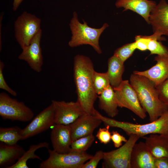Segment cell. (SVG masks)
<instances>
[{
  "instance_id": "603a6c76",
  "label": "cell",
  "mask_w": 168,
  "mask_h": 168,
  "mask_svg": "<svg viewBox=\"0 0 168 168\" xmlns=\"http://www.w3.org/2000/svg\"><path fill=\"white\" fill-rule=\"evenodd\" d=\"M44 147L49 148V143L47 142H40L37 144L30 145L29 149L25 152L22 157L15 163L8 168H28L27 162L29 160L36 159L42 160L40 157L35 152L39 149Z\"/></svg>"
},
{
  "instance_id": "ac0fdd59",
  "label": "cell",
  "mask_w": 168,
  "mask_h": 168,
  "mask_svg": "<svg viewBox=\"0 0 168 168\" xmlns=\"http://www.w3.org/2000/svg\"><path fill=\"white\" fill-rule=\"evenodd\" d=\"M156 5L149 0H117L115 3L117 8H123V11L130 10L139 15L149 24L150 13Z\"/></svg>"
},
{
  "instance_id": "7402d4cb",
  "label": "cell",
  "mask_w": 168,
  "mask_h": 168,
  "mask_svg": "<svg viewBox=\"0 0 168 168\" xmlns=\"http://www.w3.org/2000/svg\"><path fill=\"white\" fill-rule=\"evenodd\" d=\"M124 71V63L117 56L114 55L108 59L106 72L113 88L118 86L123 81L122 77Z\"/></svg>"
},
{
  "instance_id": "8d00e7d4",
  "label": "cell",
  "mask_w": 168,
  "mask_h": 168,
  "mask_svg": "<svg viewBox=\"0 0 168 168\" xmlns=\"http://www.w3.org/2000/svg\"><path fill=\"white\" fill-rule=\"evenodd\" d=\"M3 13L1 14L0 16V51H1V50L2 49V36L1 35V29H2V21L3 17Z\"/></svg>"
},
{
  "instance_id": "f1b7e54d",
  "label": "cell",
  "mask_w": 168,
  "mask_h": 168,
  "mask_svg": "<svg viewBox=\"0 0 168 168\" xmlns=\"http://www.w3.org/2000/svg\"><path fill=\"white\" fill-rule=\"evenodd\" d=\"M110 127L107 125L105 127L100 128L97 131L96 137L102 143L106 144L109 143L111 140V133L109 131Z\"/></svg>"
},
{
  "instance_id": "52a82bcc",
  "label": "cell",
  "mask_w": 168,
  "mask_h": 168,
  "mask_svg": "<svg viewBox=\"0 0 168 168\" xmlns=\"http://www.w3.org/2000/svg\"><path fill=\"white\" fill-rule=\"evenodd\" d=\"M41 19L35 15L23 12L14 22L15 36L22 49L29 44L31 40L41 29Z\"/></svg>"
},
{
  "instance_id": "e575fe53",
  "label": "cell",
  "mask_w": 168,
  "mask_h": 168,
  "mask_svg": "<svg viewBox=\"0 0 168 168\" xmlns=\"http://www.w3.org/2000/svg\"><path fill=\"white\" fill-rule=\"evenodd\" d=\"M155 168H168V157L154 158Z\"/></svg>"
},
{
  "instance_id": "f546056e",
  "label": "cell",
  "mask_w": 168,
  "mask_h": 168,
  "mask_svg": "<svg viewBox=\"0 0 168 168\" xmlns=\"http://www.w3.org/2000/svg\"><path fill=\"white\" fill-rule=\"evenodd\" d=\"M4 67V63L0 61V88L7 91L13 96H17V92L12 89L8 85L6 81L3 73V70Z\"/></svg>"
},
{
  "instance_id": "ffe728a7",
  "label": "cell",
  "mask_w": 168,
  "mask_h": 168,
  "mask_svg": "<svg viewBox=\"0 0 168 168\" xmlns=\"http://www.w3.org/2000/svg\"><path fill=\"white\" fill-rule=\"evenodd\" d=\"M25 150L17 144L8 145L0 143V167L8 168L15 163L23 156Z\"/></svg>"
},
{
  "instance_id": "5b68a950",
  "label": "cell",
  "mask_w": 168,
  "mask_h": 168,
  "mask_svg": "<svg viewBox=\"0 0 168 168\" xmlns=\"http://www.w3.org/2000/svg\"><path fill=\"white\" fill-rule=\"evenodd\" d=\"M0 115L4 120L27 122L32 120L34 114L23 102L2 92L0 93Z\"/></svg>"
},
{
  "instance_id": "836d02e7",
  "label": "cell",
  "mask_w": 168,
  "mask_h": 168,
  "mask_svg": "<svg viewBox=\"0 0 168 168\" xmlns=\"http://www.w3.org/2000/svg\"><path fill=\"white\" fill-rule=\"evenodd\" d=\"M111 133V140L116 148H119L122 145L123 142H125L127 141L124 137L116 131H113Z\"/></svg>"
},
{
  "instance_id": "4316f807",
  "label": "cell",
  "mask_w": 168,
  "mask_h": 168,
  "mask_svg": "<svg viewBox=\"0 0 168 168\" xmlns=\"http://www.w3.org/2000/svg\"><path fill=\"white\" fill-rule=\"evenodd\" d=\"M147 36L149 39L147 50L150 51L151 54L163 55L168 54V49L157 37L153 34Z\"/></svg>"
},
{
  "instance_id": "e0dca14e",
  "label": "cell",
  "mask_w": 168,
  "mask_h": 168,
  "mask_svg": "<svg viewBox=\"0 0 168 168\" xmlns=\"http://www.w3.org/2000/svg\"><path fill=\"white\" fill-rule=\"evenodd\" d=\"M131 168H155L154 158L145 142L134 145L130 159Z\"/></svg>"
},
{
  "instance_id": "6da1fadb",
  "label": "cell",
  "mask_w": 168,
  "mask_h": 168,
  "mask_svg": "<svg viewBox=\"0 0 168 168\" xmlns=\"http://www.w3.org/2000/svg\"><path fill=\"white\" fill-rule=\"evenodd\" d=\"M95 70L93 63L87 56L77 54L74 58L73 77L77 101L84 112L92 115L95 109L94 104L98 98L93 84V76Z\"/></svg>"
},
{
  "instance_id": "44dd1931",
  "label": "cell",
  "mask_w": 168,
  "mask_h": 168,
  "mask_svg": "<svg viewBox=\"0 0 168 168\" xmlns=\"http://www.w3.org/2000/svg\"><path fill=\"white\" fill-rule=\"evenodd\" d=\"M99 106L109 117L114 118L118 114V105L114 91L110 85L98 96Z\"/></svg>"
},
{
  "instance_id": "d6a6232c",
  "label": "cell",
  "mask_w": 168,
  "mask_h": 168,
  "mask_svg": "<svg viewBox=\"0 0 168 168\" xmlns=\"http://www.w3.org/2000/svg\"><path fill=\"white\" fill-rule=\"evenodd\" d=\"M133 42L136 49L144 51L147 50L149 39L147 36L137 35Z\"/></svg>"
},
{
  "instance_id": "4fadbf2b",
  "label": "cell",
  "mask_w": 168,
  "mask_h": 168,
  "mask_svg": "<svg viewBox=\"0 0 168 168\" xmlns=\"http://www.w3.org/2000/svg\"><path fill=\"white\" fill-rule=\"evenodd\" d=\"M149 21L153 34L160 41L164 40L165 38L161 36H168V3L166 0H161L156 4L150 13Z\"/></svg>"
},
{
  "instance_id": "5bb4252c",
  "label": "cell",
  "mask_w": 168,
  "mask_h": 168,
  "mask_svg": "<svg viewBox=\"0 0 168 168\" xmlns=\"http://www.w3.org/2000/svg\"><path fill=\"white\" fill-rule=\"evenodd\" d=\"M50 138L54 150L59 153L70 152L72 141L69 125L54 124Z\"/></svg>"
},
{
  "instance_id": "9c48e42d",
  "label": "cell",
  "mask_w": 168,
  "mask_h": 168,
  "mask_svg": "<svg viewBox=\"0 0 168 168\" xmlns=\"http://www.w3.org/2000/svg\"><path fill=\"white\" fill-rule=\"evenodd\" d=\"M118 107L130 110L142 119L146 117L137 93L128 80H123L117 86L113 88Z\"/></svg>"
},
{
  "instance_id": "8992f818",
  "label": "cell",
  "mask_w": 168,
  "mask_h": 168,
  "mask_svg": "<svg viewBox=\"0 0 168 168\" xmlns=\"http://www.w3.org/2000/svg\"><path fill=\"white\" fill-rule=\"evenodd\" d=\"M49 157L40 164V168H82L83 164L93 156L86 152L59 153L48 150Z\"/></svg>"
},
{
  "instance_id": "484cf974",
  "label": "cell",
  "mask_w": 168,
  "mask_h": 168,
  "mask_svg": "<svg viewBox=\"0 0 168 168\" xmlns=\"http://www.w3.org/2000/svg\"><path fill=\"white\" fill-rule=\"evenodd\" d=\"M93 81L95 90L98 95L101 94L110 85L106 72L100 73L95 70L93 74Z\"/></svg>"
},
{
  "instance_id": "9a60e30c",
  "label": "cell",
  "mask_w": 168,
  "mask_h": 168,
  "mask_svg": "<svg viewBox=\"0 0 168 168\" xmlns=\"http://www.w3.org/2000/svg\"><path fill=\"white\" fill-rule=\"evenodd\" d=\"M102 122L92 115L86 113L82 115L69 125L72 141L93 134L95 129Z\"/></svg>"
},
{
  "instance_id": "ba28073f",
  "label": "cell",
  "mask_w": 168,
  "mask_h": 168,
  "mask_svg": "<svg viewBox=\"0 0 168 168\" xmlns=\"http://www.w3.org/2000/svg\"><path fill=\"white\" fill-rule=\"evenodd\" d=\"M141 138L138 135L131 134L123 146L110 151L104 152L102 167L131 168L130 159L133 148Z\"/></svg>"
},
{
  "instance_id": "2e32d148",
  "label": "cell",
  "mask_w": 168,
  "mask_h": 168,
  "mask_svg": "<svg viewBox=\"0 0 168 168\" xmlns=\"http://www.w3.org/2000/svg\"><path fill=\"white\" fill-rule=\"evenodd\" d=\"M154 60L156 63L150 68L142 71H135L133 73L147 78L156 87L168 79V54L157 55Z\"/></svg>"
},
{
  "instance_id": "7c38bea8",
  "label": "cell",
  "mask_w": 168,
  "mask_h": 168,
  "mask_svg": "<svg viewBox=\"0 0 168 168\" xmlns=\"http://www.w3.org/2000/svg\"><path fill=\"white\" fill-rule=\"evenodd\" d=\"M42 30H40L33 38L30 44L22 49L19 55V59L26 62L30 67L38 73L42 70L43 58L40 41Z\"/></svg>"
},
{
  "instance_id": "7a4b0ae2",
  "label": "cell",
  "mask_w": 168,
  "mask_h": 168,
  "mask_svg": "<svg viewBox=\"0 0 168 168\" xmlns=\"http://www.w3.org/2000/svg\"><path fill=\"white\" fill-rule=\"evenodd\" d=\"M130 83L135 91L139 102L147 112L150 122L154 121L168 111V105L160 99L153 83L142 76L132 74Z\"/></svg>"
},
{
  "instance_id": "d6986e66",
  "label": "cell",
  "mask_w": 168,
  "mask_h": 168,
  "mask_svg": "<svg viewBox=\"0 0 168 168\" xmlns=\"http://www.w3.org/2000/svg\"><path fill=\"white\" fill-rule=\"evenodd\" d=\"M142 138L154 158L168 157V135L151 134Z\"/></svg>"
},
{
  "instance_id": "83f0119b",
  "label": "cell",
  "mask_w": 168,
  "mask_h": 168,
  "mask_svg": "<svg viewBox=\"0 0 168 168\" xmlns=\"http://www.w3.org/2000/svg\"><path fill=\"white\" fill-rule=\"evenodd\" d=\"M135 49L133 42L128 43L116 49L114 55L124 63L125 61L132 55Z\"/></svg>"
},
{
  "instance_id": "4dcf8cb0",
  "label": "cell",
  "mask_w": 168,
  "mask_h": 168,
  "mask_svg": "<svg viewBox=\"0 0 168 168\" xmlns=\"http://www.w3.org/2000/svg\"><path fill=\"white\" fill-rule=\"evenodd\" d=\"M104 153V152L101 150L97 151L88 161L83 164L82 168H96L99 161L103 159Z\"/></svg>"
},
{
  "instance_id": "d4e9b609",
  "label": "cell",
  "mask_w": 168,
  "mask_h": 168,
  "mask_svg": "<svg viewBox=\"0 0 168 168\" xmlns=\"http://www.w3.org/2000/svg\"><path fill=\"white\" fill-rule=\"evenodd\" d=\"M95 139L93 134L77 139L71 143L70 152H86L92 144Z\"/></svg>"
},
{
  "instance_id": "277c9868",
  "label": "cell",
  "mask_w": 168,
  "mask_h": 168,
  "mask_svg": "<svg viewBox=\"0 0 168 168\" xmlns=\"http://www.w3.org/2000/svg\"><path fill=\"white\" fill-rule=\"evenodd\" d=\"M77 16L74 12L69 23L72 36L68 45L73 48L82 45H89L98 54H101L102 51L99 44V38L104 30L109 26V25L105 23L100 28H92L83 20V23H81Z\"/></svg>"
},
{
  "instance_id": "3957f363",
  "label": "cell",
  "mask_w": 168,
  "mask_h": 168,
  "mask_svg": "<svg viewBox=\"0 0 168 168\" xmlns=\"http://www.w3.org/2000/svg\"><path fill=\"white\" fill-rule=\"evenodd\" d=\"M93 115L101 120L105 126L108 125L110 127L120 128L128 135L135 134L142 138L151 134L168 135V111L156 120L144 124L119 121L103 116L96 109Z\"/></svg>"
},
{
  "instance_id": "1f68e13d",
  "label": "cell",
  "mask_w": 168,
  "mask_h": 168,
  "mask_svg": "<svg viewBox=\"0 0 168 168\" xmlns=\"http://www.w3.org/2000/svg\"><path fill=\"white\" fill-rule=\"evenodd\" d=\"M156 87L160 100L168 105V79Z\"/></svg>"
},
{
  "instance_id": "cb8c5ba5",
  "label": "cell",
  "mask_w": 168,
  "mask_h": 168,
  "mask_svg": "<svg viewBox=\"0 0 168 168\" xmlns=\"http://www.w3.org/2000/svg\"><path fill=\"white\" fill-rule=\"evenodd\" d=\"M22 129L18 126L0 127V142L11 145L16 144L22 139Z\"/></svg>"
},
{
  "instance_id": "d590c367",
  "label": "cell",
  "mask_w": 168,
  "mask_h": 168,
  "mask_svg": "<svg viewBox=\"0 0 168 168\" xmlns=\"http://www.w3.org/2000/svg\"><path fill=\"white\" fill-rule=\"evenodd\" d=\"M23 0H13L12 9L13 11H16Z\"/></svg>"
},
{
  "instance_id": "30bf717a",
  "label": "cell",
  "mask_w": 168,
  "mask_h": 168,
  "mask_svg": "<svg viewBox=\"0 0 168 168\" xmlns=\"http://www.w3.org/2000/svg\"><path fill=\"white\" fill-rule=\"evenodd\" d=\"M54 123V110L53 104L44 109L33 118L30 122L22 129L21 140L44 132Z\"/></svg>"
},
{
  "instance_id": "8fae6325",
  "label": "cell",
  "mask_w": 168,
  "mask_h": 168,
  "mask_svg": "<svg viewBox=\"0 0 168 168\" xmlns=\"http://www.w3.org/2000/svg\"><path fill=\"white\" fill-rule=\"evenodd\" d=\"M54 110V123L70 125L85 114L79 103L76 102L52 100Z\"/></svg>"
}]
</instances>
